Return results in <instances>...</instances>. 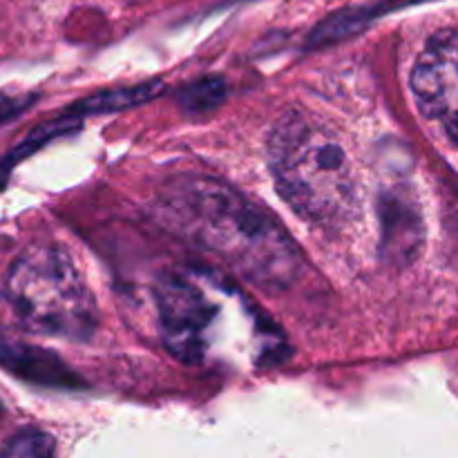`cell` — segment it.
Returning a JSON list of instances; mask_svg holds the SVG:
<instances>
[{
	"instance_id": "1",
	"label": "cell",
	"mask_w": 458,
	"mask_h": 458,
	"mask_svg": "<svg viewBox=\"0 0 458 458\" xmlns=\"http://www.w3.org/2000/svg\"><path fill=\"white\" fill-rule=\"evenodd\" d=\"M170 231L217 255L264 289H286L298 277L302 253L268 210L235 188L208 177H182L159 199Z\"/></svg>"
},
{
	"instance_id": "2",
	"label": "cell",
	"mask_w": 458,
	"mask_h": 458,
	"mask_svg": "<svg viewBox=\"0 0 458 458\" xmlns=\"http://www.w3.org/2000/svg\"><path fill=\"white\" fill-rule=\"evenodd\" d=\"M268 165L282 199L313 224L344 219L356 201V177L334 132L302 114L284 116L268 139Z\"/></svg>"
},
{
	"instance_id": "3",
	"label": "cell",
	"mask_w": 458,
	"mask_h": 458,
	"mask_svg": "<svg viewBox=\"0 0 458 458\" xmlns=\"http://www.w3.org/2000/svg\"><path fill=\"white\" fill-rule=\"evenodd\" d=\"M4 293L21 325L34 334L83 343L97 331L92 291L58 246L27 249L9 268Z\"/></svg>"
},
{
	"instance_id": "4",
	"label": "cell",
	"mask_w": 458,
	"mask_h": 458,
	"mask_svg": "<svg viewBox=\"0 0 458 458\" xmlns=\"http://www.w3.org/2000/svg\"><path fill=\"white\" fill-rule=\"evenodd\" d=\"M159 327L165 347L183 362H199L210 347L217 307L195 280L165 276L157 284Z\"/></svg>"
},
{
	"instance_id": "5",
	"label": "cell",
	"mask_w": 458,
	"mask_h": 458,
	"mask_svg": "<svg viewBox=\"0 0 458 458\" xmlns=\"http://www.w3.org/2000/svg\"><path fill=\"white\" fill-rule=\"evenodd\" d=\"M411 92L420 112L458 146V30L437 31L428 40L411 70Z\"/></svg>"
},
{
	"instance_id": "6",
	"label": "cell",
	"mask_w": 458,
	"mask_h": 458,
	"mask_svg": "<svg viewBox=\"0 0 458 458\" xmlns=\"http://www.w3.org/2000/svg\"><path fill=\"white\" fill-rule=\"evenodd\" d=\"M0 367L27 383L56 389H79L81 378L54 353L22 343L0 344Z\"/></svg>"
},
{
	"instance_id": "7",
	"label": "cell",
	"mask_w": 458,
	"mask_h": 458,
	"mask_svg": "<svg viewBox=\"0 0 458 458\" xmlns=\"http://www.w3.org/2000/svg\"><path fill=\"white\" fill-rule=\"evenodd\" d=\"M420 240H423V228L416 206H411L405 197L389 192L387 199L383 201V244L389 259L407 264L420 249Z\"/></svg>"
},
{
	"instance_id": "8",
	"label": "cell",
	"mask_w": 458,
	"mask_h": 458,
	"mask_svg": "<svg viewBox=\"0 0 458 458\" xmlns=\"http://www.w3.org/2000/svg\"><path fill=\"white\" fill-rule=\"evenodd\" d=\"M56 452V443L49 434L40 432V429H22L16 437L7 441V445L0 450L3 456H16V458H40L52 456Z\"/></svg>"
},
{
	"instance_id": "9",
	"label": "cell",
	"mask_w": 458,
	"mask_h": 458,
	"mask_svg": "<svg viewBox=\"0 0 458 458\" xmlns=\"http://www.w3.org/2000/svg\"><path fill=\"white\" fill-rule=\"evenodd\" d=\"M224 88L219 81H204V83H195L183 97L191 110H206V107H213V103H217L222 98Z\"/></svg>"
},
{
	"instance_id": "10",
	"label": "cell",
	"mask_w": 458,
	"mask_h": 458,
	"mask_svg": "<svg viewBox=\"0 0 458 458\" xmlns=\"http://www.w3.org/2000/svg\"><path fill=\"white\" fill-rule=\"evenodd\" d=\"M27 103L13 101V98H7V101H4V98H0V123H3V121H7L9 116L18 114V112H21Z\"/></svg>"
},
{
	"instance_id": "11",
	"label": "cell",
	"mask_w": 458,
	"mask_h": 458,
	"mask_svg": "<svg viewBox=\"0 0 458 458\" xmlns=\"http://www.w3.org/2000/svg\"><path fill=\"white\" fill-rule=\"evenodd\" d=\"M0 414H3V407H0Z\"/></svg>"
}]
</instances>
